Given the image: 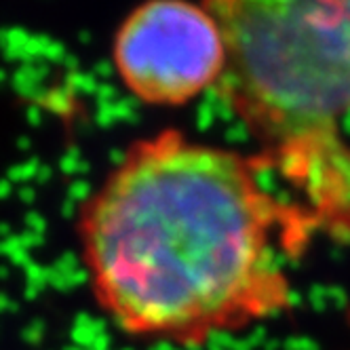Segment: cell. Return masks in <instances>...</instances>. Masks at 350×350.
<instances>
[{"mask_svg": "<svg viewBox=\"0 0 350 350\" xmlns=\"http://www.w3.org/2000/svg\"><path fill=\"white\" fill-rule=\"evenodd\" d=\"M226 36L207 3L152 0L122 19L112 42L120 83L142 104L178 108L217 89Z\"/></svg>", "mask_w": 350, "mask_h": 350, "instance_id": "obj_3", "label": "cell"}, {"mask_svg": "<svg viewBox=\"0 0 350 350\" xmlns=\"http://www.w3.org/2000/svg\"><path fill=\"white\" fill-rule=\"evenodd\" d=\"M266 169L180 129L124 150L77 219L91 293L122 334L201 348L293 306L285 260L319 217L268 190Z\"/></svg>", "mask_w": 350, "mask_h": 350, "instance_id": "obj_1", "label": "cell"}, {"mask_svg": "<svg viewBox=\"0 0 350 350\" xmlns=\"http://www.w3.org/2000/svg\"><path fill=\"white\" fill-rule=\"evenodd\" d=\"M228 59L217 93L268 161L336 139L350 114V3L209 0Z\"/></svg>", "mask_w": 350, "mask_h": 350, "instance_id": "obj_2", "label": "cell"}]
</instances>
